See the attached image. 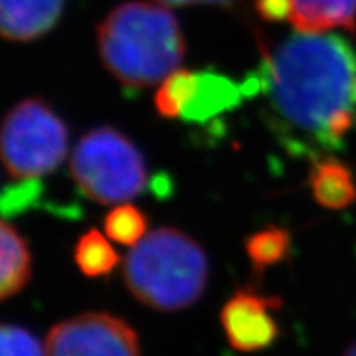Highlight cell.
<instances>
[{
	"label": "cell",
	"instance_id": "18",
	"mask_svg": "<svg viewBox=\"0 0 356 356\" xmlns=\"http://www.w3.org/2000/svg\"><path fill=\"white\" fill-rule=\"evenodd\" d=\"M167 6H191V3H216V6H226L233 0H159Z\"/></svg>",
	"mask_w": 356,
	"mask_h": 356
},
{
	"label": "cell",
	"instance_id": "7",
	"mask_svg": "<svg viewBox=\"0 0 356 356\" xmlns=\"http://www.w3.org/2000/svg\"><path fill=\"white\" fill-rule=\"evenodd\" d=\"M47 356H140L139 337L126 320L88 312L56 323L44 340Z\"/></svg>",
	"mask_w": 356,
	"mask_h": 356
},
{
	"label": "cell",
	"instance_id": "14",
	"mask_svg": "<svg viewBox=\"0 0 356 356\" xmlns=\"http://www.w3.org/2000/svg\"><path fill=\"white\" fill-rule=\"evenodd\" d=\"M292 236L289 229L280 226H267L251 234L244 243L246 254L251 261L252 269L262 274L269 267L277 266L291 252Z\"/></svg>",
	"mask_w": 356,
	"mask_h": 356
},
{
	"label": "cell",
	"instance_id": "9",
	"mask_svg": "<svg viewBox=\"0 0 356 356\" xmlns=\"http://www.w3.org/2000/svg\"><path fill=\"white\" fill-rule=\"evenodd\" d=\"M256 8L262 19L287 20L302 33H356V0H256Z\"/></svg>",
	"mask_w": 356,
	"mask_h": 356
},
{
	"label": "cell",
	"instance_id": "11",
	"mask_svg": "<svg viewBox=\"0 0 356 356\" xmlns=\"http://www.w3.org/2000/svg\"><path fill=\"white\" fill-rule=\"evenodd\" d=\"M309 186L315 202L328 210H345L356 202V180L351 168L340 159L317 157L309 173Z\"/></svg>",
	"mask_w": 356,
	"mask_h": 356
},
{
	"label": "cell",
	"instance_id": "19",
	"mask_svg": "<svg viewBox=\"0 0 356 356\" xmlns=\"http://www.w3.org/2000/svg\"><path fill=\"white\" fill-rule=\"evenodd\" d=\"M343 356H356V345L350 346V348L345 351V355H343Z\"/></svg>",
	"mask_w": 356,
	"mask_h": 356
},
{
	"label": "cell",
	"instance_id": "12",
	"mask_svg": "<svg viewBox=\"0 0 356 356\" xmlns=\"http://www.w3.org/2000/svg\"><path fill=\"white\" fill-rule=\"evenodd\" d=\"M2 270H0V296L10 299L25 289L32 277V254L29 243L15 226L3 221L0 228Z\"/></svg>",
	"mask_w": 356,
	"mask_h": 356
},
{
	"label": "cell",
	"instance_id": "1",
	"mask_svg": "<svg viewBox=\"0 0 356 356\" xmlns=\"http://www.w3.org/2000/svg\"><path fill=\"white\" fill-rule=\"evenodd\" d=\"M244 91L264 97L267 121L291 150H338L356 126V50L340 35L299 32L264 51Z\"/></svg>",
	"mask_w": 356,
	"mask_h": 356
},
{
	"label": "cell",
	"instance_id": "15",
	"mask_svg": "<svg viewBox=\"0 0 356 356\" xmlns=\"http://www.w3.org/2000/svg\"><path fill=\"white\" fill-rule=\"evenodd\" d=\"M149 220L139 208L124 203L115 207L104 218V229L108 238L124 246H136L147 234Z\"/></svg>",
	"mask_w": 356,
	"mask_h": 356
},
{
	"label": "cell",
	"instance_id": "5",
	"mask_svg": "<svg viewBox=\"0 0 356 356\" xmlns=\"http://www.w3.org/2000/svg\"><path fill=\"white\" fill-rule=\"evenodd\" d=\"M68 150V127L47 102L30 97L8 111L2 126V162L8 175L29 180L60 167Z\"/></svg>",
	"mask_w": 356,
	"mask_h": 356
},
{
	"label": "cell",
	"instance_id": "2",
	"mask_svg": "<svg viewBox=\"0 0 356 356\" xmlns=\"http://www.w3.org/2000/svg\"><path fill=\"white\" fill-rule=\"evenodd\" d=\"M97 48L106 70L134 89L165 81L180 70L186 51L175 15L152 2L115 7L97 29Z\"/></svg>",
	"mask_w": 356,
	"mask_h": 356
},
{
	"label": "cell",
	"instance_id": "16",
	"mask_svg": "<svg viewBox=\"0 0 356 356\" xmlns=\"http://www.w3.org/2000/svg\"><path fill=\"white\" fill-rule=\"evenodd\" d=\"M0 353L2 356H47L44 345L32 332L17 325H3L0 330Z\"/></svg>",
	"mask_w": 356,
	"mask_h": 356
},
{
	"label": "cell",
	"instance_id": "17",
	"mask_svg": "<svg viewBox=\"0 0 356 356\" xmlns=\"http://www.w3.org/2000/svg\"><path fill=\"white\" fill-rule=\"evenodd\" d=\"M40 195V185L35 178L20 181V184L7 186L2 198L3 215H17V213L26 210Z\"/></svg>",
	"mask_w": 356,
	"mask_h": 356
},
{
	"label": "cell",
	"instance_id": "13",
	"mask_svg": "<svg viewBox=\"0 0 356 356\" xmlns=\"http://www.w3.org/2000/svg\"><path fill=\"white\" fill-rule=\"evenodd\" d=\"M73 256L86 277H104L119 266V254L97 229H88L79 236Z\"/></svg>",
	"mask_w": 356,
	"mask_h": 356
},
{
	"label": "cell",
	"instance_id": "10",
	"mask_svg": "<svg viewBox=\"0 0 356 356\" xmlns=\"http://www.w3.org/2000/svg\"><path fill=\"white\" fill-rule=\"evenodd\" d=\"M66 0H0L2 35L10 42H32L58 24Z\"/></svg>",
	"mask_w": 356,
	"mask_h": 356
},
{
	"label": "cell",
	"instance_id": "4",
	"mask_svg": "<svg viewBox=\"0 0 356 356\" xmlns=\"http://www.w3.org/2000/svg\"><path fill=\"white\" fill-rule=\"evenodd\" d=\"M70 172L81 193L101 204L129 202L147 184L144 155L127 136L109 126L84 134L71 154Z\"/></svg>",
	"mask_w": 356,
	"mask_h": 356
},
{
	"label": "cell",
	"instance_id": "8",
	"mask_svg": "<svg viewBox=\"0 0 356 356\" xmlns=\"http://www.w3.org/2000/svg\"><path fill=\"white\" fill-rule=\"evenodd\" d=\"M280 307L277 297L241 289L221 309V325L229 345L238 351L264 350L277 340L279 327L270 310Z\"/></svg>",
	"mask_w": 356,
	"mask_h": 356
},
{
	"label": "cell",
	"instance_id": "3",
	"mask_svg": "<svg viewBox=\"0 0 356 356\" xmlns=\"http://www.w3.org/2000/svg\"><path fill=\"white\" fill-rule=\"evenodd\" d=\"M124 282L140 304L178 312L203 296L210 275L204 249L184 231L159 228L132 246L122 266Z\"/></svg>",
	"mask_w": 356,
	"mask_h": 356
},
{
	"label": "cell",
	"instance_id": "6",
	"mask_svg": "<svg viewBox=\"0 0 356 356\" xmlns=\"http://www.w3.org/2000/svg\"><path fill=\"white\" fill-rule=\"evenodd\" d=\"M243 95L244 84L239 86L215 71L178 70L159 88L155 108L165 119L202 124L236 108Z\"/></svg>",
	"mask_w": 356,
	"mask_h": 356
}]
</instances>
